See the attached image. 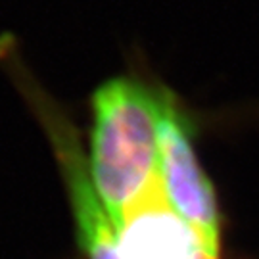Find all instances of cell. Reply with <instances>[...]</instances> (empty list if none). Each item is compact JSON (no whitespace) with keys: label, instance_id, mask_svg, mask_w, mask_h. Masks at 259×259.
<instances>
[{"label":"cell","instance_id":"4","mask_svg":"<svg viewBox=\"0 0 259 259\" xmlns=\"http://www.w3.org/2000/svg\"><path fill=\"white\" fill-rule=\"evenodd\" d=\"M121 259H221V251L190 229L157 188L119 225Z\"/></svg>","mask_w":259,"mask_h":259},{"label":"cell","instance_id":"1","mask_svg":"<svg viewBox=\"0 0 259 259\" xmlns=\"http://www.w3.org/2000/svg\"><path fill=\"white\" fill-rule=\"evenodd\" d=\"M163 81L144 60L96 87L91 98L89 175L119 229L159 188V117Z\"/></svg>","mask_w":259,"mask_h":259},{"label":"cell","instance_id":"2","mask_svg":"<svg viewBox=\"0 0 259 259\" xmlns=\"http://www.w3.org/2000/svg\"><path fill=\"white\" fill-rule=\"evenodd\" d=\"M0 67L25 98L52 144L65 183L69 186V200L83 253L87 259H121L119 232L91 183L89 165L84 161L77 133L79 129L65 113L62 104L50 96L31 71L18 37L8 31L0 33Z\"/></svg>","mask_w":259,"mask_h":259},{"label":"cell","instance_id":"3","mask_svg":"<svg viewBox=\"0 0 259 259\" xmlns=\"http://www.w3.org/2000/svg\"><path fill=\"white\" fill-rule=\"evenodd\" d=\"M159 188L167 205L221 251V215L196 150V123L183 98L163 83L159 117Z\"/></svg>","mask_w":259,"mask_h":259}]
</instances>
